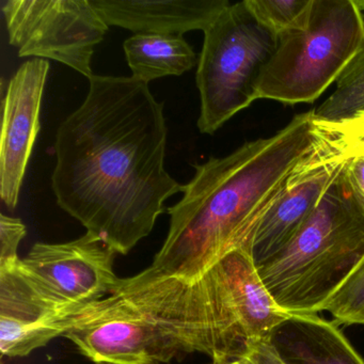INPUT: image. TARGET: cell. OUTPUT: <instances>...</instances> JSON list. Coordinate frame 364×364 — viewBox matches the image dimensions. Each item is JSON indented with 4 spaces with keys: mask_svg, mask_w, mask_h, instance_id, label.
<instances>
[{
    "mask_svg": "<svg viewBox=\"0 0 364 364\" xmlns=\"http://www.w3.org/2000/svg\"><path fill=\"white\" fill-rule=\"evenodd\" d=\"M284 364H364L334 321L311 315H289L267 341Z\"/></svg>",
    "mask_w": 364,
    "mask_h": 364,
    "instance_id": "12",
    "label": "cell"
},
{
    "mask_svg": "<svg viewBox=\"0 0 364 364\" xmlns=\"http://www.w3.org/2000/svg\"><path fill=\"white\" fill-rule=\"evenodd\" d=\"M50 63L35 58L12 76L3 101L0 197L16 210L27 165L40 131V109Z\"/></svg>",
    "mask_w": 364,
    "mask_h": 364,
    "instance_id": "8",
    "label": "cell"
},
{
    "mask_svg": "<svg viewBox=\"0 0 364 364\" xmlns=\"http://www.w3.org/2000/svg\"><path fill=\"white\" fill-rule=\"evenodd\" d=\"M345 176L355 199L364 210V156L353 157L346 161Z\"/></svg>",
    "mask_w": 364,
    "mask_h": 364,
    "instance_id": "19",
    "label": "cell"
},
{
    "mask_svg": "<svg viewBox=\"0 0 364 364\" xmlns=\"http://www.w3.org/2000/svg\"><path fill=\"white\" fill-rule=\"evenodd\" d=\"M245 364H284L267 342H259L251 347L246 357L240 359Z\"/></svg>",
    "mask_w": 364,
    "mask_h": 364,
    "instance_id": "20",
    "label": "cell"
},
{
    "mask_svg": "<svg viewBox=\"0 0 364 364\" xmlns=\"http://www.w3.org/2000/svg\"><path fill=\"white\" fill-rule=\"evenodd\" d=\"M95 364H114V363H108V362H97V363Z\"/></svg>",
    "mask_w": 364,
    "mask_h": 364,
    "instance_id": "22",
    "label": "cell"
},
{
    "mask_svg": "<svg viewBox=\"0 0 364 364\" xmlns=\"http://www.w3.org/2000/svg\"><path fill=\"white\" fill-rule=\"evenodd\" d=\"M345 163L295 237L257 267L266 289L287 314L325 311L364 257V210L349 186Z\"/></svg>",
    "mask_w": 364,
    "mask_h": 364,
    "instance_id": "3",
    "label": "cell"
},
{
    "mask_svg": "<svg viewBox=\"0 0 364 364\" xmlns=\"http://www.w3.org/2000/svg\"><path fill=\"white\" fill-rule=\"evenodd\" d=\"M210 364H245L240 360H227V361H212Z\"/></svg>",
    "mask_w": 364,
    "mask_h": 364,
    "instance_id": "21",
    "label": "cell"
},
{
    "mask_svg": "<svg viewBox=\"0 0 364 364\" xmlns=\"http://www.w3.org/2000/svg\"><path fill=\"white\" fill-rule=\"evenodd\" d=\"M336 84V90L314 110L316 120H341L364 110V48Z\"/></svg>",
    "mask_w": 364,
    "mask_h": 364,
    "instance_id": "15",
    "label": "cell"
},
{
    "mask_svg": "<svg viewBox=\"0 0 364 364\" xmlns=\"http://www.w3.org/2000/svg\"><path fill=\"white\" fill-rule=\"evenodd\" d=\"M255 18L277 36L298 26L311 0H246Z\"/></svg>",
    "mask_w": 364,
    "mask_h": 364,
    "instance_id": "17",
    "label": "cell"
},
{
    "mask_svg": "<svg viewBox=\"0 0 364 364\" xmlns=\"http://www.w3.org/2000/svg\"><path fill=\"white\" fill-rule=\"evenodd\" d=\"M203 33L196 73L201 99L198 129L213 135L257 101V80L278 36L255 18L246 0L230 4Z\"/></svg>",
    "mask_w": 364,
    "mask_h": 364,
    "instance_id": "5",
    "label": "cell"
},
{
    "mask_svg": "<svg viewBox=\"0 0 364 364\" xmlns=\"http://www.w3.org/2000/svg\"><path fill=\"white\" fill-rule=\"evenodd\" d=\"M336 325L364 326V257L325 306Z\"/></svg>",
    "mask_w": 364,
    "mask_h": 364,
    "instance_id": "16",
    "label": "cell"
},
{
    "mask_svg": "<svg viewBox=\"0 0 364 364\" xmlns=\"http://www.w3.org/2000/svg\"><path fill=\"white\" fill-rule=\"evenodd\" d=\"M10 44L20 57L50 59L86 77L108 24L91 0H8L3 6Z\"/></svg>",
    "mask_w": 364,
    "mask_h": 364,
    "instance_id": "6",
    "label": "cell"
},
{
    "mask_svg": "<svg viewBox=\"0 0 364 364\" xmlns=\"http://www.w3.org/2000/svg\"><path fill=\"white\" fill-rule=\"evenodd\" d=\"M108 26L135 35H180L205 31L228 0H91Z\"/></svg>",
    "mask_w": 364,
    "mask_h": 364,
    "instance_id": "10",
    "label": "cell"
},
{
    "mask_svg": "<svg viewBox=\"0 0 364 364\" xmlns=\"http://www.w3.org/2000/svg\"><path fill=\"white\" fill-rule=\"evenodd\" d=\"M26 234V225L20 218L0 215V272L18 267V247Z\"/></svg>",
    "mask_w": 364,
    "mask_h": 364,
    "instance_id": "18",
    "label": "cell"
},
{
    "mask_svg": "<svg viewBox=\"0 0 364 364\" xmlns=\"http://www.w3.org/2000/svg\"><path fill=\"white\" fill-rule=\"evenodd\" d=\"M314 110L231 154L193 164L183 197L168 208L169 230L151 267L187 280L201 278L227 253L249 251L259 219L296 176L318 155Z\"/></svg>",
    "mask_w": 364,
    "mask_h": 364,
    "instance_id": "2",
    "label": "cell"
},
{
    "mask_svg": "<svg viewBox=\"0 0 364 364\" xmlns=\"http://www.w3.org/2000/svg\"><path fill=\"white\" fill-rule=\"evenodd\" d=\"M314 129L318 137L319 159L345 161L364 156V110L336 121L314 118Z\"/></svg>",
    "mask_w": 364,
    "mask_h": 364,
    "instance_id": "14",
    "label": "cell"
},
{
    "mask_svg": "<svg viewBox=\"0 0 364 364\" xmlns=\"http://www.w3.org/2000/svg\"><path fill=\"white\" fill-rule=\"evenodd\" d=\"M63 319L33 293L18 270L0 272V353L21 358L63 336Z\"/></svg>",
    "mask_w": 364,
    "mask_h": 364,
    "instance_id": "11",
    "label": "cell"
},
{
    "mask_svg": "<svg viewBox=\"0 0 364 364\" xmlns=\"http://www.w3.org/2000/svg\"><path fill=\"white\" fill-rule=\"evenodd\" d=\"M114 252L97 236L61 244L37 242L18 270L40 300L61 319L101 301L116 289Z\"/></svg>",
    "mask_w": 364,
    "mask_h": 364,
    "instance_id": "7",
    "label": "cell"
},
{
    "mask_svg": "<svg viewBox=\"0 0 364 364\" xmlns=\"http://www.w3.org/2000/svg\"><path fill=\"white\" fill-rule=\"evenodd\" d=\"M164 104L133 76L93 75L84 103L57 131V203L116 253L152 232L184 185L165 168Z\"/></svg>",
    "mask_w": 364,
    "mask_h": 364,
    "instance_id": "1",
    "label": "cell"
},
{
    "mask_svg": "<svg viewBox=\"0 0 364 364\" xmlns=\"http://www.w3.org/2000/svg\"><path fill=\"white\" fill-rule=\"evenodd\" d=\"M363 48V12L355 0H311L298 26L278 36L255 97L287 105L313 103Z\"/></svg>",
    "mask_w": 364,
    "mask_h": 364,
    "instance_id": "4",
    "label": "cell"
},
{
    "mask_svg": "<svg viewBox=\"0 0 364 364\" xmlns=\"http://www.w3.org/2000/svg\"><path fill=\"white\" fill-rule=\"evenodd\" d=\"M123 48L133 77L146 84L166 76L183 75L199 60L180 35H134Z\"/></svg>",
    "mask_w": 364,
    "mask_h": 364,
    "instance_id": "13",
    "label": "cell"
},
{
    "mask_svg": "<svg viewBox=\"0 0 364 364\" xmlns=\"http://www.w3.org/2000/svg\"><path fill=\"white\" fill-rule=\"evenodd\" d=\"M345 161H323L317 155L268 206L249 246L257 267L276 257L295 237Z\"/></svg>",
    "mask_w": 364,
    "mask_h": 364,
    "instance_id": "9",
    "label": "cell"
}]
</instances>
